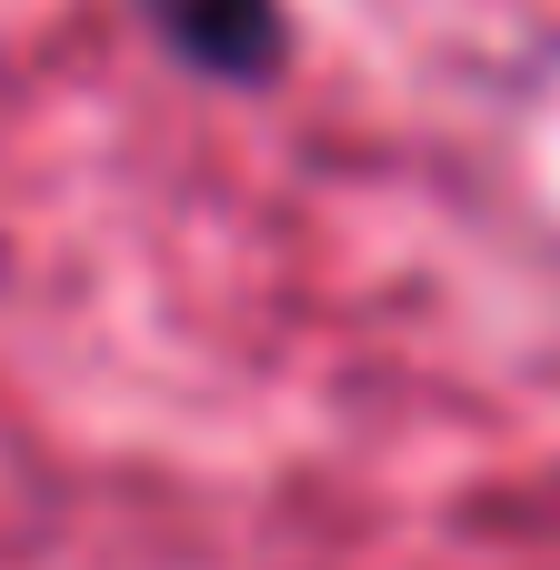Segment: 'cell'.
Segmentation results:
<instances>
[{
    "mask_svg": "<svg viewBox=\"0 0 560 570\" xmlns=\"http://www.w3.org/2000/svg\"><path fill=\"white\" fill-rule=\"evenodd\" d=\"M140 10H150L160 50H170L180 70H200V80L261 90V80H281V60H291V10H281V0H140Z\"/></svg>",
    "mask_w": 560,
    "mask_h": 570,
    "instance_id": "obj_1",
    "label": "cell"
}]
</instances>
